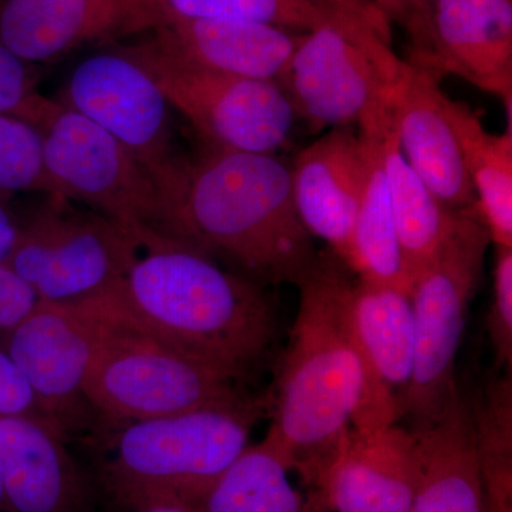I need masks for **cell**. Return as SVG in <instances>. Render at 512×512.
Listing matches in <instances>:
<instances>
[{
  "label": "cell",
  "mask_w": 512,
  "mask_h": 512,
  "mask_svg": "<svg viewBox=\"0 0 512 512\" xmlns=\"http://www.w3.org/2000/svg\"><path fill=\"white\" fill-rule=\"evenodd\" d=\"M0 416L37 417L59 429L40 409L35 394L30 390L28 382L20 373L12 357L3 348L2 343H0Z\"/></svg>",
  "instance_id": "cell-31"
},
{
  "label": "cell",
  "mask_w": 512,
  "mask_h": 512,
  "mask_svg": "<svg viewBox=\"0 0 512 512\" xmlns=\"http://www.w3.org/2000/svg\"><path fill=\"white\" fill-rule=\"evenodd\" d=\"M419 473L413 430L399 423L349 430L319 485L320 503L335 512H409Z\"/></svg>",
  "instance_id": "cell-16"
},
{
  "label": "cell",
  "mask_w": 512,
  "mask_h": 512,
  "mask_svg": "<svg viewBox=\"0 0 512 512\" xmlns=\"http://www.w3.org/2000/svg\"><path fill=\"white\" fill-rule=\"evenodd\" d=\"M439 83L427 70L409 63L394 104V127L400 150L417 177L444 208L460 212L478 202Z\"/></svg>",
  "instance_id": "cell-17"
},
{
  "label": "cell",
  "mask_w": 512,
  "mask_h": 512,
  "mask_svg": "<svg viewBox=\"0 0 512 512\" xmlns=\"http://www.w3.org/2000/svg\"><path fill=\"white\" fill-rule=\"evenodd\" d=\"M171 234L264 288H298L320 258L296 210L292 167L276 154L208 148L191 158Z\"/></svg>",
  "instance_id": "cell-3"
},
{
  "label": "cell",
  "mask_w": 512,
  "mask_h": 512,
  "mask_svg": "<svg viewBox=\"0 0 512 512\" xmlns=\"http://www.w3.org/2000/svg\"><path fill=\"white\" fill-rule=\"evenodd\" d=\"M143 2L156 15L157 25L164 19L234 20V22L262 23V25H271L296 33L312 32L343 10H353L339 3L338 0H143Z\"/></svg>",
  "instance_id": "cell-26"
},
{
  "label": "cell",
  "mask_w": 512,
  "mask_h": 512,
  "mask_svg": "<svg viewBox=\"0 0 512 512\" xmlns=\"http://www.w3.org/2000/svg\"><path fill=\"white\" fill-rule=\"evenodd\" d=\"M141 241L119 222L72 201L47 197L23 221L8 265L40 301L77 303L97 298L126 276Z\"/></svg>",
  "instance_id": "cell-11"
},
{
  "label": "cell",
  "mask_w": 512,
  "mask_h": 512,
  "mask_svg": "<svg viewBox=\"0 0 512 512\" xmlns=\"http://www.w3.org/2000/svg\"><path fill=\"white\" fill-rule=\"evenodd\" d=\"M362 134L369 143V175L353 228L349 269L363 281L394 286L410 295L412 285L400 252L389 187L380 158V133Z\"/></svg>",
  "instance_id": "cell-25"
},
{
  "label": "cell",
  "mask_w": 512,
  "mask_h": 512,
  "mask_svg": "<svg viewBox=\"0 0 512 512\" xmlns=\"http://www.w3.org/2000/svg\"><path fill=\"white\" fill-rule=\"evenodd\" d=\"M412 430L419 473L409 512H483L473 412L460 387L433 423Z\"/></svg>",
  "instance_id": "cell-19"
},
{
  "label": "cell",
  "mask_w": 512,
  "mask_h": 512,
  "mask_svg": "<svg viewBox=\"0 0 512 512\" xmlns=\"http://www.w3.org/2000/svg\"><path fill=\"white\" fill-rule=\"evenodd\" d=\"M64 434L32 416H0V480L13 512H74L82 484Z\"/></svg>",
  "instance_id": "cell-18"
},
{
  "label": "cell",
  "mask_w": 512,
  "mask_h": 512,
  "mask_svg": "<svg viewBox=\"0 0 512 512\" xmlns=\"http://www.w3.org/2000/svg\"><path fill=\"white\" fill-rule=\"evenodd\" d=\"M484 493L512 495V372L491 375L471 402Z\"/></svg>",
  "instance_id": "cell-27"
},
{
  "label": "cell",
  "mask_w": 512,
  "mask_h": 512,
  "mask_svg": "<svg viewBox=\"0 0 512 512\" xmlns=\"http://www.w3.org/2000/svg\"><path fill=\"white\" fill-rule=\"evenodd\" d=\"M32 126L42 134L47 170L60 197L119 222L141 247L171 238L163 194L116 138L56 100L47 99Z\"/></svg>",
  "instance_id": "cell-9"
},
{
  "label": "cell",
  "mask_w": 512,
  "mask_h": 512,
  "mask_svg": "<svg viewBox=\"0 0 512 512\" xmlns=\"http://www.w3.org/2000/svg\"><path fill=\"white\" fill-rule=\"evenodd\" d=\"M266 399L235 402L120 424L104 480L113 497L140 512L164 505L197 507L229 464L248 447Z\"/></svg>",
  "instance_id": "cell-4"
},
{
  "label": "cell",
  "mask_w": 512,
  "mask_h": 512,
  "mask_svg": "<svg viewBox=\"0 0 512 512\" xmlns=\"http://www.w3.org/2000/svg\"><path fill=\"white\" fill-rule=\"evenodd\" d=\"M57 103L116 138L153 178L173 214L191 158L175 138L173 106L140 64L121 49L86 57L64 83Z\"/></svg>",
  "instance_id": "cell-10"
},
{
  "label": "cell",
  "mask_w": 512,
  "mask_h": 512,
  "mask_svg": "<svg viewBox=\"0 0 512 512\" xmlns=\"http://www.w3.org/2000/svg\"><path fill=\"white\" fill-rule=\"evenodd\" d=\"M478 207L495 247H512V134L488 133L476 111L444 97Z\"/></svg>",
  "instance_id": "cell-23"
},
{
  "label": "cell",
  "mask_w": 512,
  "mask_h": 512,
  "mask_svg": "<svg viewBox=\"0 0 512 512\" xmlns=\"http://www.w3.org/2000/svg\"><path fill=\"white\" fill-rule=\"evenodd\" d=\"M357 340L376 375L394 393L400 410L414 369L416 330L410 295L394 286L357 279L352 291Z\"/></svg>",
  "instance_id": "cell-21"
},
{
  "label": "cell",
  "mask_w": 512,
  "mask_h": 512,
  "mask_svg": "<svg viewBox=\"0 0 512 512\" xmlns=\"http://www.w3.org/2000/svg\"><path fill=\"white\" fill-rule=\"evenodd\" d=\"M143 0H0V42L29 64L52 62L93 42L150 32Z\"/></svg>",
  "instance_id": "cell-14"
},
{
  "label": "cell",
  "mask_w": 512,
  "mask_h": 512,
  "mask_svg": "<svg viewBox=\"0 0 512 512\" xmlns=\"http://www.w3.org/2000/svg\"><path fill=\"white\" fill-rule=\"evenodd\" d=\"M409 2L410 9H412V25H410L407 35L412 40L410 56H413L420 53L426 43L427 25H429L434 0H409Z\"/></svg>",
  "instance_id": "cell-34"
},
{
  "label": "cell",
  "mask_w": 512,
  "mask_h": 512,
  "mask_svg": "<svg viewBox=\"0 0 512 512\" xmlns=\"http://www.w3.org/2000/svg\"><path fill=\"white\" fill-rule=\"evenodd\" d=\"M483 512H512V504H500L484 500Z\"/></svg>",
  "instance_id": "cell-38"
},
{
  "label": "cell",
  "mask_w": 512,
  "mask_h": 512,
  "mask_svg": "<svg viewBox=\"0 0 512 512\" xmlns=\"http://www.w3.org/2000/svg\"><path fill=\"white\" fill-rule=\"evenodd\" d=\"M338 2L342 3V5L348 6L350 9L356 10V12L362 13V15L367 16V18L389 25L387 20L383 18L380 10L377 9L373 0H338Z\"/></svg>",
  "instance_id": "cell-36"
},
{
  "label": "cell",
  "mask_w": 512,
  "mask_h": 512,
  "mask_svg": "<svg viewBox=\"0 0 512 512\" xmlns=\"http://www.w3.org/2000/svg\"><path fill=\"white\" fill-rule=\"evenodd\" d=\"M406 62L493 94L511 120L512 0H434L426 43Z\"/></svg>",
  "instance_id": "cell-13"
},
{
  "label": "cell",
  "mask_w": 512,
  "mask_h": 512,
  "mask_svg": "<svg viewBox=\"0 0 512 512\" xmlns=\"http://www.w3.org/2000/svg\"><path fill=\"white\" fill-rule=\"evenodd\" d=\"M369 143L353 127L332 128L292 165L293 198L312 237L349 268L353 228L369 175Z\"/></svg>",
  "instance_id": "cell-15"
},
{
  "label": "cell",
  "mask_w": 512,
  "mask_h": 512,
  "mask_svg": "<svg viewBox=\"0 0 512 512\" xmlns=\"http://www.w3.org/2000/svg\"><path fill=\"white\" fill-rule=\"evenodd\" d=\"M89 301L106 320L103 343L84 387L90 409L123 424L247 396L239 389L241 379L114 319Z\"/></svg>",
  "instance_id": "cell-7"
},
{
  "label": "cell",
  "mask_w": 512,
  "mask_h": 512,
  "mask_svg": "<svg viewBox=\"0 0 512 512\" xmlns=\"http://www.w3.org/2000/svg\"><path fill=\"white\" fill-rule=\"evenodd\" d=\"M13 195L0 192V264L8 265L22 231L23 221L13 210Z\"/></svg>",
  "instance_id": "cell-33"
},
{
  "label": "cell",
  "mask_w": 512,
  "mask_h": 512,
  "mask_svg": "<svg viewBox=\"0 0 512 512\" xmlns=\"http://www.w3.org/2000/svg\"><path fill=\"white\" fill-rule=\"evenodd\" d=\"M46 100L36 92L32 64L23 62L0 42V114L33 124Z\"/></svg>",
  "instance_id": "cell-30"
},
{
  "label": "cell",
  "mask_w": 512,
  "mask_h": 512,
  "mask_svg": "<svg viewBox=\"0 0 512 512\" xmlns=\"http://www.w3.org/2000/svg\"><path fill=\"white\" fill-rule=\"evenodd\" d=\"M39 301L36 292L9 265L0 264V336L22 322Z\"/></svg>",
  "instance_id": "cell-32"
},
{
  "label": "cell",
  "mask_w": 512,
  "mask_h": 512,
  "mask_svg": "<svg viewBox=\"0 0 512 512\" xmlns=\"http://www.w3.org/2000/svg\"><path fill=\"white\" fill-rule=\"evenodd\" d=\"M93 301L114 319L237 379L265 359L278 329L264 286L171 238L141 247L126 276Z\"/></svg>",
  "instance_id": "cell-2"
},
{
  "label": "cell",
  "mask_w": 512,
  "mask_h": 512,
  "mask_svg": "<svg viewBox=\"0 0 512 512\" xmlns=\"http://www.w3.org/2000/svg\"><path fill=\"white\" fill-rule=\"evenodd\" d=\"M140 512H201L197 507L191 505H164V507L148 508Z\"/></svg>",
  "instance_id": "cell-37"
},
{
  "label": "cell",
  "mask_w": 512,
  "mask_h": 512,
  "mask_svg": "<svg viewBox=\"0 0 512 512\" xmlns=\"http://www.w3.org/2000/svg\"><path fill=\"white\" fill-rule=\"evenodd\" d=\"M487 330L493 343L495 369L512 370V247H497L494 295Z\"/></svg>",
  "instance_id": "cell-29"
},
{
  "label": "cell",
  "mask_w": 512,
  "mask_h": 512,
  "mask_svg": "<svg viewBox=\"0 0 512 512\" xmlns=\"http://www.w3.org/2000/svg\"><path fill=\"white\" fill-rule=\"evenodd\" d=\"M0 505H5V500H3L2 480H0Z\"/></svg>",
  "instance_id": "cell-39"
},
{
  "label": "cell",
  "mask_w": 512,
  "mask_h": 512,
  "mask_svg": "<svg viewBox=\"0 0 512 512\" xmlns=\"http://www.w3.org/2000/svg\"><path fill=\"white\" fill-rule=\"evenodd\" d=\"M121 49L146 70L210 148L276 154L288 144L296 117L278 84L208 69L154 35Z\"/></svg>",
  "instance_id": "cell-8"
},
{
  "label": "cell",
  "mask_w": 512,
  "mask_h": 512,
  "mask_svg": "<svg viewBox=\"0 0 512 512\" xmlns=\"http://www.w3.org/2000/svg\"><path fill=\"white\" fill-rule=\"evenodd\" d=\"M353 284L345 262L320 252L298 286V312L266 399L265 443L316 491L350 429L379 430L402 419L399 400L357 340Z\"/></svg>",
  "instance_id": "cell-1"
},
{
  "label": "cell",
  "mask_w": 512,
  "mask_h": 512,
  "mask_svg": "<svg viewBox=\"0 0 512 512\" xmlns=\"http://www.w3.org/2000/svg\"><path fill=\"white\" fill-rule=\"evenodd\" d=\"M490 244L480 207L460 211L439 251L414 278L416 356L402 404L413 429L433 423L458 389L456 357Z\"/></svg>",
  "instance_id": "cell-6"
},
{
  "label": "cell",
  "mask_w": 512,
  "mask_h": 512,
  "mask_svg": "<svg viewBox=\"0 0 512 512\" xmlns=\"http://www.w3.org/2000/svg\"><path fill=\"white\" fill-rule=\"evenodd\" d=\"M373 2L389 25L396 23L409 32L412 25V9H410L409 0H373Z\"/></svg>",
  "instance_id": "cell-35"
},
{
  "label": "cell",
  "mask_w": 512,
  "mask_h": 512,
  "mask_svg": "<svg viewBox=\"0 0 512 512\" xmlns=\"http://www.w3.org/2000/svg\"><path fill=\"white\" fill-rule=\"evenodd\" d=\"M106 333V320L90 301H39L15 328L0 336L43 413L69 433L89 406L87 377Z\"/></svg>",
  "instance_id": "cell-12"
},
{
  "label": "cell",
  "mask_w": 512,
  "mask_h": 512,
  "mask_svg": "<svg viewBox=\"0 0 512 512\" xmlns=\"http://www.w3.org/2000/svg\"><path fill=\"white\" fill-rule=\"evenodd\" d=\"M390 26L343 10L303 35L278 86L312 133L353 127L379 134L393 124L409 63L390 47Z\"/></svg>",
  "instance_id": "cell-5"
},
{
  "label": "cell",
  "mask_w": 512,
  "mask_h": 512,
  "mask_svg": "<svg viewBox=\"0 0 512 512\" xmlns=\"http://www.w3.org/2000/svg\"><path fill=\"white\" fill-rule=\"evenodd\" d=\"M286 466L264 440L248 446L197 505L201 512H313Z\"/></svg>",
  "instance_id": "cell-24"
},
{
  "label": "cell",
  "mask_w": 512,
  "mask_h": 512,
  "mask_svg": "<svg viewBox=\"0 0 512 512\" xmlns=\"http://www.w3.org/2000/svg\"><path fill=\"white\" fill-rule=\"evenodd\" d=\"M151 32L208 69L276 84L305 35L262 23L200 19H164Z\"/></svg>",
  "instance_id": "cell-20"
},
{
  "label": "cell",
  "mask_w": 512,
  "mask_h": 512,
  "mask_svg": "<svg viewBox=\"0 0 512 512\" xmlns=\"http://www.w3.org/2000/svg\"><path fill=\"white\" fill-rule=\"evenodd\" d=\"M379 147L400 252L413 285L414 278L450 234L458 212L444 208L414 173L400 150L394 121L380 133Z\"/></svg>",
  "instance_id": "cell-22"
},
{
  "label": "cell",
  "mask_w": 512,
  "mask_h": 512,
  "mask_svg": "<svg viewBox=\"0 0 512 512\" xmlns=\"http://www.w3.org/2000/svg\"><path fill=\"white\" fill-rule=\"evenodd\" d=\"M0 192H42L62 198L47 170L42 134L9 114H0Z\"/></svg>",
  "instance_id": "cell-28"
}]
</instances>
